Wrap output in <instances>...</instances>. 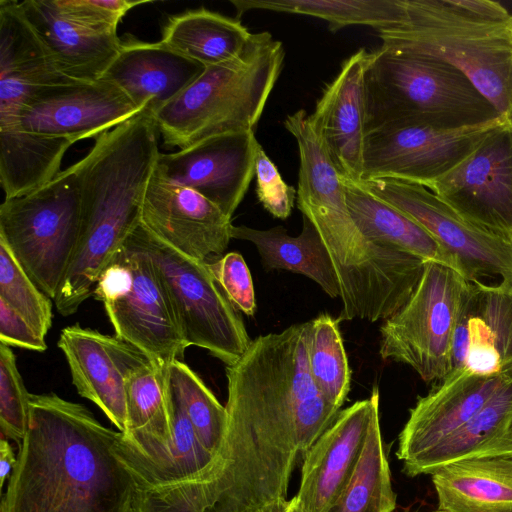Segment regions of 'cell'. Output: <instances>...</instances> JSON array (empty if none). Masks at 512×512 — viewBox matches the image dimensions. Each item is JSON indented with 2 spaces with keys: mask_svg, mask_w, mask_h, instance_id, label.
Here are the masks:
<instances>
[{
  "mask_svg": "<svg viewBox=\"0 0 512 512\" xmlns=\"http://www.w3.org/2000/svg\"><path fill=\"white\" fill-rule=\"evenodd\" d=\"M366 135L386 126L425 124L452 130L500 115L453 66L429 57L379 47L364 75Z\"/></svg>",
  "mask_w": 512,
  "mask_h": 512,
  "instance_id": "5b68a950",
  "label": "cell"
},
{
  "mask_svg": "<svg viewBox=\"0 0 512 512\" xmlns=\"http://www.w3.org/2000/svg\"><path fill=\"white\" fill-rule=\"evenodd\" d=\"M511 121L459 129L404 123L383 127L365 138L363 181L393 179L426 187L466 159L494 130Z\"/></svg>",
  "mask_w": 512,
  "mask_h": 512,
  "instance_id": "30bf717a",
  "label": "cell"
},
{
  "mask_svg": "<svg viewBox=\"0 0 512 512\" xmlns=\"http://www.w3.org/2000/svg\"><path fill=\"white\" fill-rule=\"evenodd\" d=\"M256 195L262 206L275 218L290 216L297 191L282 178L277 166L260 145L255 160Z\"/></svg>",
  "mask_w": 512,
  "mask_h": 512,
  "instance_id": "d590c367",
  "label": "cell"
},
{
  "mask_svg": "<svg viewBox=\"0 0 512 512\" xmlns=\"http://www.w3.org/2000/svg\"><path fill=\"white\" fill-rule=\"evenodd\" d=\"M372 52L360 48L343 61L310 114L311 123L344 182L363 181L364 75Z\"/></svg>",
  "mask_w": 512,
  "mask_h": 512,
  "instance_id": "ac0fdd59",
  "label": "cell"
},
{
  "mask_svg": "<svg viewBox=\"0 0 512 512\" xmlns=\"http://www.w3.org/2000/svg\"><path fill=\"white\" fill-rule=\"evenodd\" d=\"M66 15L91 27L117 31L122 17L135 6L150 1L131 0H54Z\"/></svg>",
  "mask_w": 512,
  "mask_h": 512,
  "instance_id": "74e56055",
  "label": "cell"
},
{
  "mask_svg": "<svg viewBox=\"0 0 512 512\" xmlns=\"http://www.w3.org/2000/svg\"><path fill=\"white\" fill-rule=\"evenodd\" d=\"M205 67L161 42L121 41L103 78L121 89L139 109L152 113L186 89Z\"/></svg>",
  "mask_w": 512,
  "mask_h": 512,
  "instance_id": "7402d4cb",
  "label": "cell"
},
{
  "mask_svg": "<svg viewBox=\"0 0 512 512\" xmlns=\"http://www.w3.org/2000/svg\"><path fill=\"white\" fill-rule=\"evenodd\" d=\"M380 394L341 410L334 422L304 454L296 495L306 512H327L350 481L360 460Z\"/></svg>",
  "mask_w": 512,
  "mask_h": 512,
  "instance_id": "e0dca14e",
  "label": "cell"
},
{
  "mask_svg": "<svg viewBox=\"0 0 512 512\" xmlns=\"http://www.w3.org/2000/svg\"><path fill=\"white\" fill-rule=\"evenodd\" d=\"M166 379L178 397L201 443L214 456L227 427V412L201 378L184 362L175 360L165 369Z\"/></svg>",
  "mask_w": 512,
  "mask_h": 512,
  "instance_id": "d6a6232c",
  "label": "cell"
},
{
  "mask_svg": "<svg viewBox=\"0 0 512 512\" xmlns=\"http://www.w3.org/2000/svg\"><path fill=\"white\" fill-rule=\"evenodd\" d=\"M93 295L105 307L115 336L166 368L186 350L166 290L134 233L113 256Z\"/></svg>",
  "mask_w": 512,
  "mask_h": 512,
  "instance_id": "ba28073f",
  "label": "cell"
},
{
  "mask_svg": "<svg viewBox=\"0 0 512 512\" xmlns=\"http://www.w3.org/2000/svg\"><path fill=\"white\" fill-rule=\"evenodd\" d=\"M30 395L13 351L0 342V428L2 435L18 446L28 427Z\"/></svg>",
  "mask_w": 512,
  "mask_h": 512,
  "instance_id": "e575fe53",
  "label": "cell"
},
{
  "mask_svg": "<svg viewBox=\"0 0 512 512\" xmlns=\"http://www.w3.org/2000/svg\"><path fill=\"white\" fill-rule=\"evenodd\" d=\"M281 512H306L301 504L299 503L297 497H293L291 500L287 502L284 509Z\"/></svg>",
  "mask_w": 512,
  "mask_h": 512,
  "instance_id": "7bdbcfd3",
  "label": "cell"
},
{
  "mask_svg": "<svg viewBox=\"0 0 512 512\" xmlns=\"http://www.w3.org/2000/svg\"><path fill=\"white\" fill-rule=\"evenodd\" d=\"M426 188L465 220L512 238V120Z\"/></svg>",
  "mask_w": 512,
  "mask_h": 512,
  "instance_id": "7c38bea8",
  "label": "cell"
},
{
  "mask_svg": "<svg viewBox=\"0 0 512 512\" xmlns=\"http://www.w3.org/2000/svg\"><path fill=\"white\" fill-rule=\"evenodd\" d=\"M141 111L121 89L103 77L70 81L31 92L9 128L75 143L101 135Z\"/></svg>",
  "mask_w": 512,
  "mask_h": 512,
  "instance_id": "4fadbf2b",
  "label": "cell"
},
{
  "mask_svg": "<svg viewBox=\"0 0 512 512\" xmlns=\"http://www.w3.org/2000/svg\"><path fill=\"white\" fill-rule=\"evenodd\" d=\"M302 231L290 236L282 226L259 230L231 228V238L255 245L266 270H287L316 282L331 298L340 297V287L330 255L313 223L302 216Z\"/></svg>",
  "mask_w": 512,
  "mask_h": 512,
  "instance_id": "cb8c5ba5",
  "label": "cell"
},
{
  "mask_svg": "<svg viewBox=\"0 0 512 512\" xmlns=\"http://www.w3.org/2000/svg\"><path fill=\"white\" fill-rule=\"evenodd\" d=\"M57 345L80 396L97 405L120 432H127L125 372L138 348L78 324L62 329Z\"/></svg>",
  "mask_w": 512,
  "mask_h": 512,
  "instance_id": "ffe728a7",
  "label": "cell"
},
{
  "mask_svg": "<svg viewBox=\"0 0 512 512\" xmlns=\"http://www.w3.org/2000/svg\"><path fill=\"white\" fill-rule=\"evenodd\" d=\"M485 457L512 458V423L503 434L480 446L469 458Z\"/></svg>",
  "mask_w": 512,
  "mask_h": 512,
  "instance_id": "60d3db41",
  "label": "cell"
},
{
  "mask_svg": "<svg viewBox=\"0 0 512 512\" xmlns=\"http://www.w3.org/2000/svg\"><path fill=\"white\" fill-rule=\"evenodd\" d=\"M18 7L31 25L56 68L77 81H94L119 53L116 31L101 30L63 13L54 0H26Z\"/></svg>",
  "mask_w": 512,
  "mask_h": 512,
  "instance_id": "44dd1931",
  "label": "cell"
},
{
  "mask_svg": "<svg viewBox=\"0 0 512 512\" xmlns=\"http://www.w3.org/2000/svg\"><path fill=\"white\" fill-rule=\"evenodd\" d=\"M395 507L396 494L392 489L377 409L356 469L327 512H392Z\"/></svg>",
  "mask_w": 512,
  "mask_h": 512,
  "instance_id": "4dcf8cb0",
  "label": "cell"
},
{
  "mask_svg": "<svg viewBox=\"0 0 512 512\" xmlns=\"http://www.w3.org/2000/svg\"><path fill=\"white\" fill-rule=\"evenodd\" d=\"M251 36L240 19L201 7L170 17L160 42L208 67L238 56Z\"/></svg>",
  "mask_w": 512,
  "mask_h": 512,
  "instance_id": "484cf974",
  "label": "cell"
},
{
  "mask_svg": "<svg viewBox=\"0 0 512 512\" xmlns=\"http://www.w3.org/2000/svg\"><path fill=\"white\" fill-rule=\"evenodd\" d=\"M284 58L283 44L269 32L252 33L238 56L205 67L186 89L152 113L164 144L186 149L211 137L255 131Z\"/></svg>",
  "mask_w": 512,
  "mask_h": 512,
  "instance_id": "3957f363",
  "label": "cell"
},
{
  "mask_svg": "<svg viewBox=\"0 0 512 512\" xmlns=\"http://www.w3.org/2000/svg\"><path fill=\"white\" fill-rule=\"evenodd\" d=\"M0 79L17 82L32 90L77 81L56 68L17 1H0Z\"/></svg>",
  "mask_w": 512,
  "mask_h": 512,
  "instance_id": "83f0119b",
  "label": "cell"
},
{
  "mask_svg": "<svg viewBox=\"0 0 512 512\" xmlns=\"http://www.w3.org/2000/svg\"><path fill=\"white\" fill-rule=\"evenodd\" d=\"M512 423V367L495 394L463 426L434 448L403 466L410 477L432 474L441 466L469 458L480 446L503 434Z\"/></svg>",
  "mask_w": 512,
  "mask_h": 512,
  "instance_id": "f1b7e54d",
  "label": "cell"
},
{
  "mask_svg": "<svg viewBox=\"0 0 512 512\" xmlns=\"http://www.w3.org/2000/svg\"><path fill=\"white\" fill-rule=\"evenodd\" d=\"M225 294L236 308L247 316H254L257 306L249 268L238 252H229L208 263Z\"/></svg>",
  "mask_w": 512,
  "mask_h": 512,
  "instance_id": "8d00e7d4",
  "label": "cell"
},
{
  "mask_svg": "<svg viewBox=\"0 0 512 512\" xmlns=\"http://www.w3.org/2000/svg\"><path fill=\"white\" fill-rule=\"evenodd\" d=\"M120 437L79 403L31 394L0 512H130L132 477Z\"/></svg>",
  "mask_w": 512,
  "mask_h": 512,
  "instance_id": "7a4b0ae2",
  "label": "cell"
},
{
  "mask_svg": "<svg viewBox=\"0 0 512 512\" xmlns=\"http://www.w3.org/2000/svg\"><path fill=\"white\" fill-rule=\"evenodd\" d=\"M307 359L319 393L341 408L350 390L351 370L339 321L327 313L307 322Z\"/></svg>",
  "mask_w": 512,
  "mask_h": 512,
  "instance_id": "1f68e13d",
  "label": "cell"
},
{
  "mask_svg": "<svg viewBox=\"0 0 512 512\" xmlns=\"http://www.w3.org/2000/svg\"><path fill=\"white\" fill-rule=\"evenodd\" d=\"M431 476L439 511L512 512V458L462 459Z\"/></svg>",
  "mask_w": 512,
  "mask_h": 512,
  "instance_id": "603a6c76",
  "label": "cell"
},
{
  "mask_svg": "<svg viewBox=\"0 0 512 512\" xmlns=\"http://www.w3.org/2000/svg\"><path fill=\"white\" fill-rule=\"evenodd\" d=\"M17 455L8 440L2 435L0 440V489L4 487V483L8 480L15 464Z\"/></svg>",
  "mask_w": 512,
  "mask_h": 512,
  "instance_id": "b9f144b4",
  "label": "cell"
},
{
  "mask_svg": "<svg viewBox=\"0 0 512 512\" xmlns=\"http://www.w3.org/2000/svg\"><path fill=\"white\" fill-rule=\"evenodd\" d=\"M259 146L255 131L223 134L175 153H159L156 167L169 180L207 198L231 219L255 176Z\"/></svg>",
  "mask_w": 512,
  "mask_h": 512,
  "instance_id": "9a60e30c",
  "label": "cell"
},
{
  "mask_svg": "<svg viewBox=\"0 0 512 512\" xmlns=\"http://www.w3.org/2000/svg\"><path fill=\"white\" fill-rule=\"evenodd\" d=\"M506 371L492 376L448 374L419 397L398 437L396 455L408 465L468 422L495 394Z\"/></svg>",
  "mask_w": 512,
  "mask_h": 512,
  "instance_id": "d6986e66",
  "label": "cell"
},
{
  "mask_svg": "<svg viewBox=\"0 0 512 512\" xmlns=\"http://www.w3.org/2000/svg\"><path fill=\"white\" fill-rule=\"evenodd\" d=\"M0 300L43 338L52 325V299L32 281L8 246L0 240Z\"/></svg>",
  "mask_w": 512,
  "mask_h": 512,
  "instance_id": "836d02e7",
  "label": "cell"
},
{
  "mask_svg": "<svg viewBox=\"0 0 512 512\" xmlns=\"http://www.w3.org/2000/svg\"><path fill=\"white\" fill-rule=\"evenodd\" d=\"M133 233L154 264L186 347L197 346L226 366L234 364L252 339L239 310L215 279L208 263L180 254L154 236L142 222Z\"/></svg>",
  "mask_w": 512,
  "mask_h": 512,
  "instance_id": "52a82bcc",
  "label": "cell"
},
{
  "mask_svg": "<svg viewBox=\"0 0 512 512\" xmlns=\"http://www.w3.org/2000/svg\"><path fill=\"white\" fill-rule=\"evenodd\" d=\"M460 11L480 20L500 21L512 14L499 2L491 0H450Z\"/></svg>",
  "mask_w": 512,
  "mask_h": 512,
  "instance_id": "ab89813d",
  "label": "cell"
},
{
  "mask_svg": "<svg viewBox=\"0 0 512 512\" xmlns=\"http://www.w3.org/2000/svg\"><path fill=\"white\" fill-rule=\"evenodd\" d=\"M141 222L172 249L203 263L222 257L232 239L230 218L201 194L169 180L156 164L145 191Z\"/></svg>",
  "mask_w": 512,
  "mask_h": 512,
  "instance_id": "5bb4252c",
  "label": "cell"
},
{
  "mask_svg": "<svg viewBox=\"0 0 512 512\" xmlns=\"http://www.w3.org/2000/svg\"><path fill=\"white\" fill-rule=\"evenodd\" d=\"M72 144L66 138L29 133L17 127L0 130V182L5 199L26 195L54 179Z\"/></svg>",
  "mask_w": 512,
  "mask_h": 512,
  "instance_id": "4316f807",
  "label": "cell"
},
{
  "mask_svg": "<svg viewBox=\"0 0 512 512\" xmlns=\"http://www.w3.org/2000/svg\"><path fill=\"white\" fill-rule=\"evenodd\" d=\"M80 226L76 163L44 186L5 199L0 206V240L52 300L74 255Z\"/></svg>",
  "mask_w": 512,
  "mask_h": 512,
  "instance_id": "8992f818",
  "label": "cell"
},
{
  "mask_svg": "<svg viewBox=\"0 0 512 512\" xmlns=\"http://www.w3.org/2000/svg\"><path fill=\"white\" fill-rule=\"evenodd\" d=\"M469 283L451 267L425 262L410 298L380 327L381 358L410 366L425 383L443 380Z\"/></svg>",
  "mask_w": 512,
  "mask_h": 512,
  "instance_id": "9c48e42d",
  "label": "cell"
},
{
  "mask_svg": "<svg viewBox=\"0 0 512 512\" xmlns=\"http://www.w3.org/2000/svg\"><path fill=\"white\" fill-rule=\"evenodd\" d=\"M357 184L422 226L456 260L467 281L512 278V238L465 220L422 185L393 179Z\"/></svg>",
  "mask_w": 512,
  "mask_h": 512,
  "instance_id": "8fae6325",
  "label": "cell"
},
{
  "mask_svg": "<svg viewBox=\"0 0 512 512\" xmlns=\"http://www.w3.org/2000/svg\"><path fill=\"white\" fill-rule=\"evenodd\" d=\"M403 17L377 31L380 47L445 62L462 72L498 114L512 120V15L474 18L450 0H402Z\"/></svg>",
  "mask_w": 512,
  "mask_h": 512,
  "instance_id": "277c9868",
  "label": "cell"
},
{
  "mask_svg": "<svg viewBox=\"0 0 512 512\" xmlns=\"http://www.w3.org/2000/svg\"><path fill=\"white\" fill-rule=\"evenodd\" d=\"M308 323L252 340L226 366L227 427L213 462L193 475L149 480L143 512H281L290 476L340 408L317 390L308 367Z\"/></svg>",
  "mask_w": 512,
  "mask_h": 512,
  "instance_id": "6da1fadb",
  "label": "cell"
},
{
  "mask_svg": "<svg viewBox=\"0 0 512 512\" xmlns=\"http://www.w3.org/2000/svg\"><path fill=\"white\" fill-rule=\"evenodd\" d=\"M237 17L250 10L300 14L328 22L332 33L352 25L376 31L398 25L403 17L402 0H232Z\"/></svg>",
  "mask_w": 512,
  "mask_h": 512,
  "instance_id": "f546056e",
  "label": "cell"
},
{
  "mask_svg": "<svg viewBox=\"0 0 512 512\" xmlns=\"http://www.w3.org/2000/svg\"><path fill=\"white\" fill-rule=\"evenodd\" d=\"M344 185L349 212L367 237L460 273L456 260L417 222L358 184L344 182Z\"/></svg>",
  "mask_w": 512,
  "mask_h": 512,
  "instance_id": "d4e9b609",
  "label": "cell"
},
{
  "mask_svg": "<svg viewBox=\"0 0 512 512\" xmlns=\"http://www.w3.org/2000/svg\"><path fill=\"white\" fill-rule=\"evenodd\" d=\"M450 373L492 376L512 367V278L470 282L454 331ZM449 373V374H450Z\"/></svg>",
  "mask_w": 512,
  "mask_h": 512,
  "instance_id": "2e32d148",
  "label": "cell"
},
{
  "mask_svg": "<svg viewBox=\"0 0 512 512\" xmlns=\"http://www.w3.org/2000/svg\"><path fill=\"white\" fill-rule=\"evenodd\" d=\"M436 512H444V511H439V510H438V511H436Z\"/></svg>",
  "mask_w": 512,
  "mask_h": 512,
  "instance_id": "ee69618b",
  "label": "cell"
},
{
  "mask_svg": "<svg viewBox=\"0 0 512 512\" xmlns=\"http://www.w3.org/2000/svg\"><path fill=\"white\" fill-rule=\"evenodd\" d=\"M0 342L30 351L47 349L45 338L4 301L0 300Z\"/></svg>",
  "mask_w": 512,
  "mask_h": 512,
  "instance_id": "f35d334b",
  "label": "cell"
}]
</instances>
